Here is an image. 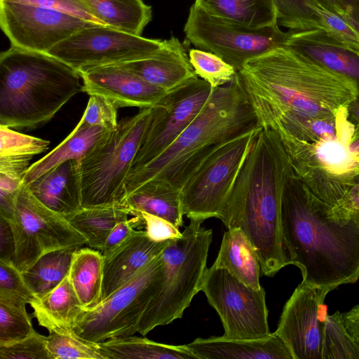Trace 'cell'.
Here are the masks:
<instances>
[{
  "instance_id": "cell-1",
  "label": "cell",
  "mask_w": 359,
  "mask_h": 359,
  "mask_svg": "<svg viewBox=\"0 0 359 359\" xmlns=\"http://www.w3.org/2000/svg\"><path fill=\"white\" fill-rule=\"evenodd\" d=\"M238 76L262 128L333 116L359 96L357 82L285 46L249 60Z\"/></svg>"
},
{
  "instance_id": "cell-2",
  "label": "cell",
  "mask_w": 359,
  "mask_h": 359,
  "mask_svg": "<svg viewBox=\"0 0 359 359\" xmlns=\"http://www.w3.org/2000/svg\"><path fill=\"white\" fill-rule=\"evenodd\" d=\"M292 170L276 130L262 128L240 170L220 219L254 246L261 270L273 276L290 264L280 226L281 202Z\"/></svg>"
},
{
  "instance_id": "cell-3",
  "label": "cell",
  "mask_w": 359,
  "mask_h": 359,
  "mask_svg": "<svg viewBox=\"0 0 359 359\" xmlns=\"http://www.w3.org/2000/svg\"><path fill=\"white\" fill-rule=\"evenodd\" d=\"M290 177L282 198L280 226L290 264L303 281L330 291L359 280V219L329 215Z\"/></svg>"
},
{
  "instance_id": "cell-4",
  "label": "cell",
  "mask_w": 359,
  "mask_h": 359,
  "mask_svg": "<svg viewBox=\"0 0 359 359\" xmlns=\"http://www.w3.org/2000/svg\"><path fill=\"white\" fill-rule=\"evenodd\" d=\"M260 128L237 72L230 83L213 88L198 116L158 156L130 172L126 182V197L151 180L182 190L217 150Z\"/></svg>"
},
{
  "instance_id": "cell-5",
  "label": "cell",
  "mask_w": 359,
  "mask_h": 359,
  "mask_svg": "<svg viewBox=\"0 0 359 359\" xmlns=\"http://www.w3.org/2000/svg\"><path fill=\"white\" fill-rule=\"evenodd\" d=\"M83 91L81 74L46 53L13 46L0 54V125L33 128Z\"/></svg>"
},
{
  "instance_id": "cell-6",
  "label": "cell",
  "mask_w": 359,
  "mask_h": 359,
  "mask_svg": "<svg viewBox=\"0 0 359 359\" xmlns=\"http://www.w3.org/2000/svg\"><path fill=\"white\" fill-rule=\"evenodd\" d=\"M203 222L190 219L182 236L171 239L162 252V283L142 316L140 334L181 318L201 290L212 239V230L203 227Z\"/></svg>"
},
{
  "instance_id": "cell-7",
  "label": "cell",
  "mask_w": 359,
  "mask_h": 359,
  "mask_svg": "<svg viewBox=\"0 0 359 359\" xmlns=\"http://www.w3.org/2000/svg\"><path fill=\"white\" fill-rule=\"evenodd\" d=\"M275 130L287 154L292 177L309 199L332 208L359 181V161L349 148L355 126L311 141L281 128Z\"/></svg>"
},
{
  "instance_id": "cell-8",
  "label": "cell",
  "mask_w": 359,
  "mask_h": 359,
  "mask_svg": "<svg viewBox=\"0 0 359 359\" xmlns=\"http://www.w3.org/2000/svg\"><path fill=\"white\" fill-rule=\"evenodd\" d=\"M152 107L121 119L79 161L82 208L123 203L126 182L149 126Z\"/></svg>"
},
{
  "instance_id": "cell-9",
  "label": "cell",
  "mask_w": 359,
  "mask_h": 359,
  "mask_svg": "<svg viewBox=\"0 0 359 359\" xmlns=\"http://www.w3.org/2000/svg\"><path fill=\"white\" fill-rule=\"evenodd\" d=\"M162 278L161 254L95 306L83 309L74 331L97 344L138 332L142 316L158 293Z\"/></svg>"
},
{
  "instance_id": "cell-10",
  "label": "cell",
  "mask_w": 359,
  "mask_h": 359,
  "mask_svg": "<svg viewBox=\"0 0 359 359\" xmlns=\"http://www.w3.org/2000/svg\"><path fill=\"white\" fill-rule=\"evenodd\" d=\"M184 32L196 48L217 55L237 72L249 60L283 46L287 36L278 25L247 27L212 15L196 4L190 8Z\"/></svg>"
},
{
  "instance_id": "cell-11",
  "label": "cell",
  "mask_w": 359,
  "mask_h": 359,
  "mask_svg": "<svg viewBox=\"0 0 359 359\" xmlns=\"http://www.w3.org/2000/svg\"><path fill=\"white\" fill-rule=\"evenodd\" d=\"M11 226L15 251L13 262L23 272L42 255L65 248H81L86 238L63 215L40 202L22 183Z\"/></svg>"
},
{
  "instance_id": "cell-12",
  "label": "cell",
  "mask_w": 359,
  "mask_h": 359,
  "mask_svg": "<svg viewBox=\"0 0 359 359\" xmlns=\"http://www.w3.org/2000/svg\"><path fill=\"white\" fill-rule=\"evenodd\" d=\"M262 128L241 135L212 154L182 189L184 215L220 219L240 170Z\"/></svg>"
},
{
  "instance_id": "cell-13",
  "label": "cell",
  "mask_w": 359,
  "mask_h": 359,
  "mask_svg": "<svg viewBox=\"0 0 359 359\" xmlns=\"http://www.w3.org/2000/svg\"><path fill=\"white\" fill-rule=\"evenodd\" d=\"M163 43V40L94 25L76 32L47 53L83 74L100 67L149 57L161 48Z\"/></svg>"
},
{
  "instance_id": "cell-14",
  "label": "cell",
  "mask_w": 359,
  "mask_h": 359,
  "mask_svg": "<svg viewBox=\"0 0 359 359\" xmlns=\"http://www.w3.org/2000/svg\"><path fill=\"white\" fill-rule=\"evenodd\" d=\"M201 291L222 323L224 337L254 339L271 334L266 292L252 288L224 269H208Z\"/></svg>"
},
{
  "instance_id": "cell-15",
  "label": "cell",
  "mask_w": 359,
  "mask_h": 359,
  "mask_svg": "<svg viewBox=\"0 0 359 359\" xmlns=\"http://www.w3.org/2000/svg\"><path fill=\"white\" fill-rule=\"evenodd\" d=\"M212 90L208 82L196 76L156 104L131 170L151 161L175 141L200 113Z\"/></svg>"
},
{
  "instance_id": "cell-16",
  "label": "cell",
  "mask_w": 359,
  "mask_h": 359,
  "mask_svg": "<svg viewBox=\"0 0 359 359\" xmlns=\"http://www.w3.org/2000/svg\"><path fill=\"white\" fill-rule=\"evenodd\" d=\"M0 25L11 46L47 53L76 32L101 25L58 10L0 0Z\"/></svg>"
},
{
  "instance_id": "cell-17",
  "label": "cell",
  "mask_w": 359,
  "mask_h": 359,
  "mask_svg": "<svg viewBox=\"0 0 359 359\" xmlns=\"http://www.w3.org/2000/svg\"><path fill=\"white\" fill-rule=\"evenodd\" d=\"M330 290L304 281L286 302L274 332L285 342L293 359H322L324 301Z\"/></svg>"
},
{
  "instance_id": "cell-18",
  "label": "cell",
  "mask_w": 359,
  "mask_h": 359,
  "mask_svg": "<svg viewBox=\"0 0 359 359\" xmlns=\"http://www.w3.org/2000/svg\"><path fill=\"white\" fill-rule=\"evenodd\" d=\"M80 74L83 91L89 95L102 96L117 108L153 107L169 92L118 65L97 67Z\"/></svg>"
},
{
  "instance_id": "cell-19",
  "label": "cell",
  "mask_w": 359,
  "mask_h": 359,
  "mask_svg": "<svg viewBox=\"0 0 359 359\" xmlns=\"http://www.w3.org/2000/svg\"><path fill=\"white\" fill-rule=\"evenodd\" d=\"M188 41L171 36L154 55L118 65L147 82L170 91L197 76L189 61Z\"/></svg>"
},
{
  "instance_id": "cell-20",
  "label": "cell",
  "mask_w": 359,
  "mask_h": 359,
  "mask_svg": "<svg viewBox=\"0 0 359 359\" xmlns=\"http://www.w3.org/2000/svg\"><path fill=\"white\" fill-rule=\"evenodd\" d=\"M170 240L156 241L148 236L146 231L136 230L134 234L116 251L104 257L100 302L161 255Z\"/></svg>"
},
{
  "instance_id": "cell-21",
  "label": "cell",
  "mask_w": 359,
  "mask_h": 359,
  "mask_svg": "<svg viewBox=\"0 0 359 359\" xmlns=\"http://www.w3.org/2000/svg\"><path fill=\"white\" fill-rule=\"evenodd\" d=\"M283 46L359 85V51L334 41L324 30H291Z\"/></svg>"
},
{
  "instance_id": "cell-22",
  "label": "cell",
  "mask_w": 359,
  "mask_h": 359,
  "mask_svg": "<svg viewBox=\"0 0 359 359\" xmlns=\"http://www.w3.org/2000/svg\"><path fill=\"white\" fill-rule=\"evenodd\" d=\"M186 346L198 359H293L287 345L275 332L254 339L223 336L196 338Z\"/></svg>"
},
{
  "instance_id": "cell-23",
  "label": "cell",
  "mask_w": 359,
  "mask_h": 359,
  "mask_svg": "<svg viewBox=\"0 0 359 359\" xmlns=\"http://www.w3.org/2000/svg\"><path fill=\"white\" fill-rule=\"evenodd\" d=\"M27 186L40 202L65 217L82 208L79 161H66Z\"/></svg>"
},
{
  "instance_id": "cell-24",
  "label": "cell",
  "mask_w": 359,
  "mask_h": 359,
  "mask_svg": "<svg viewBox=\"0 0 359 359\" xmlns=\"http://www.w3.org/2000/svg\"><path fill=\"white\" fill-rule=\"evenodd\" d=\"M213 267L224 269L245 285L259 290L260 263L252 243L239 228L224 233Z\"/></svg>"
},
{
  "instance_id": "cell-25",
  "label": "cell",
  "mask_w": 359,
  "mask_h": 359,
  "mask_svg": "<svg viewBox=\"0 0 359 359\" xmlns=\"http://www.w3.org/2000/svg\"><path fill=\"white\" fill-rule=\"evenodd\" d=\"M123 203L133 216L145 212L163 218L177 228L183 225L182 190L168 182L149 180L128 195Z\"/></svg>"
},
{
  "instance_id": "cell-26",
  "label": "cell",
  "mask_w": 359,
  "mask_h": 359,
  "mask_svg": "<svg viewBox=\"0 0 359 359\" xmlns=\"http://www.w3.org/2000/svg\"><path fill=\"white\" fill-rule=\"evenodd\" d=\"M109 131L79 121L71 133L54 149L30 165L22 182L27 185L46 172L70 161H80L92 147Z\"/></svg>"
},
{
  "instance_id": "cell-27",
  "label": "cell",
  "mask_w": 359,
  "mask_h": 359,
  "mask_svg": "<svg viewBox=\"0 0 359 359\" xmlns=\"http://www.w3.org/2000/svg\"><path fill=\"white\" fill-rule=\"evenodd\" d=\"M30 305L38 323L48 330L73 329L83 309L69 276L50 292L36 297Z\"/></svg>"
},
{
  "instance_id": "cell-28",
  "label": "cell",
  "mask_w": 359,
  "mask_h": 359,
  "mask_svg": "<svg viewBox=\"0 0 359 359\" xmlns=\"http://www.w3.org/2000/svg\"><path fill=\"white\" fill-rule=\"evenodd\" d=\"M103 25L142 36L152 19V8L142 0H82Z\"/></svg>"
},
{
  "instance_id": "cell-29",
  "label": "cell",
  "mask_w": 359,
  "mask_h": 359,
  "mask_svg": "<svg viewBox=\"0 0 359 359\" xmlns=\"http://www.w3.org/2000/svg\"><path fill=\"white\" fill-rule=\"evenodd\" d=\"M104 270V257L91 248H79L74 253L69 278L84 309L100 302Z\"/></svg>"
},
{
  "instance_id": "cell-30",
  "label": "cell",
  "mask_w": 359,
  "mask_h": 359,
  "mask_svg": "<svg viewBox=\"0 0 359 359\" xmlns=\"http://www.w3.org/2000/svg\"><path fill=\"white\" fill-rule=\"evenodd\" d=\"M50 142L0 125V174L22 180L32 158L46 151Z\"/></svg>"
},
{
  "instance_id": "cell-31",
  "label": "cell",
  "mask_w": 359,
  "mask_h": 359,
  "mask_svg": "<svg viewBox=\"0 0 359 359\" xmlns=\"http://www.w3.org/2000/svg\"><path fill=\"white\" fill-rule=\"evenodd\" d=\"M133 216L124 203L82 208L66 217L87 240L91 248L100 251L113 228L120 222Z\"/></svg>"
},
{
  "instance_id": "cell-32",
  "label": "cell",
  "mask_w": 359,
  "mask_h": 359,
  "mask_svg": "<svg viewBox=\"0 0 359 359\" xmlns=\"http://www.w3.org/2000/svg\"><path fill=\"white\" fill-rule=\"evenodd\" d=\"M106 359H198L186 345L161 344L133 335L99 343Z\"/></svg>"
},
{
  "instance_id": "cell-33",
  "label": "cell",
  "mask_w": 359,
  "mask_h": 359,
  "mask_svg": "<svg viewBox=\"0 0 359 359\" xmlns=\"http://www.w3.org/2000/svg\"><path fill=\"white\" fill-rule=\"evenodd\" d=\"M194 4L212 15L247 27L278 25L273 0H195Z\"/></svg>"
},
{
  "instance_id": "cell-34",
  "label": "cell",
  "mask_w": 359,
  "mask_h": 359,
  "mask_svg": "<svg viewBox=\"0 0 359 359\" xmlns=\"http://www.w3.org/2000/svg\"><path fill=\"white\" fill-rule=\"evenodd\" d=\"M78 248H65L48 252L21 272L36 298L50 292L69 275L73 255Z\"/></svg>"
},
{
  "instance_id": "cell-35",
  "label": "cell",
  "mask_w": 359,
  "mask_h": 359,
  "mask_svg": "<svg viewBox=\"0 0 359 359\" xmlns=\"http://www.w3.org/2000/svg\"><path fill=\"white\" fill-rule=\"evenodd\" d=\"M27 304L18 296L0 293V346L22 339L34 330Z\"/></svg>"
},
{
  "instance_id": "cell-36",
  "label": "cell",
  "mask_w": 359,
  "mask_h": 359,
  "mask_svg": "<svg viewBox=\"0 0 359 359\" xmlns=\"http://www.w3.org/2000/svg\"><path fill=\"white\" fill-rule=\"evenodd\" d=\"M48 331L46 346L53 359H106L99 344L79 337L72 328Z\"/></svg>"
},
{
  "instance_id": "cell-37",
  "label": "cell",
  "mask_w": 359,
  "mask_h": 359,
  "mask_svg": "<svg viewBox=\"0 0 359 359\" xmlns=\"http://www.w3.org/2000/svg\"><path fill=\"white\" fill-rule=\"evenodd\" d=\"M322 359H359V346L346 330L339 311L326 316Z\"/></svg>"
},
{
  "instance_id": "cell-38",
  "label": "cell",
  "mask_w": 359,
  "mask_h": 359,
  "mask_svg": "<svg viewBox=\"0 0 359 359\" xmlns=\"http://www.w3.org/2000/svg\"><path fill=\"white\" fill-rule=\"evenodd\" d=\"M277 24L292 31L322 29L314 0H273Z\"/></svg>"
},
{
  "instance_id": "cell-39",
  "label": "cell",
  "mask_w": 359,
  "mask_h": 359,
  "mask_svg": "<svg viewBox=\"0 0 359 359\" xmlns=\"http://www.w3.org/2000/svg\"><path fill=\"white\" fill-rule=\"evenodd\" d=\"M189 57L197 76L208 82L212 88L230 83L237 74L233 67L212 53L191 48Z\"/></svg>"
},
{
  "instance_id": "cell-40",
  "label": "cell",
  "mask_w": 359,
  "mask_h": 359,
  "mask_svg": "<svg viewBox=\"0 0 359 359\" xmlns=\"http://www.w3.org/2000/svg\"><path fill=\"white\" fill-rule=\"evenodd\" d=\"M321 28L334 41L359 51V30L342 17L319 6L313 5Z\"/></svg>"
},
{
  "instance_id": "cell-41",
  "label": "cell",
  "mask_w": 359,
  "mask_h": 359,
  "mask_svg": "<svg viewBox=\"0 0 359 359\" xmlns=\"http://www.w3.org/2000/svg\"><path fill=\"white\" fill-rule=\"evenodd\" d=\"M1 359H53L46 346V337L35 330L27 337L0 346Z\"/></svg>"
},
{
  "instance_id": "cell-42",
  "label": "cell",
  "mask_w": 359,
  "mask_h": 359,
  "mask_svg": "<svg viewBox=\"0 0 359 359\" xmlns=\"http://www.w3.org/2000/svg\"><path fill=\"white\" fill-rule=\"evenodd\" d=\"M117 109L105 97L92 95L81 119L88 125L99 126L110 132L118 126Z\"/></svg>"
},
{
  "instance_id": "cell-43",
  "label": "cell",
  "mask_w": 359,
  "mask_h": 359,
  "mask_svg": "<svg viewBox=\"0 0 359 359\" xmlns=\"http://www.w3.org/2000/svg\"><path fill=\"white\" fill-rule=\"evenodd\" d=\"M0 293L18 296L29 304L36 299L12 261L0 260Z\"/></svg>"
},
{
  "instance_id": "cell-44",
  "label": "cell",
  "mask_w": 359,
  "mask_h": 359,
  "mask_svg": "<svg viewBox=\"0 0 359 359\" xmlns=\"http://www.w3.org/2000/svg\"><path fill=\"white\" fill-rule=\"evenodd\" d=\"M144 227L143 219L140 215L132 216L118 222L111 231L100 251L104 257L109 256L135 232V228Z\"/></svg>"
},
{
  "instance_id": "cell-45",
  "label": "cell",
  "mask_w": 359,
  "mask_h": 359,
  "mask_svg": "<svg viewBox=\"0 0 359 359\" xmlns=\"http://www.w3.org/2000/svg\"><path fill=\"white\" fill-rule=\"evenodd\" d=\"M61 11L86 21L103 25L95 18L82 0H6Z\"/></svg>"
},
{
  "instance_id": "cell-46",
  "label": "cell",
  "mask_w": 359,
  "mask_h": 359,
  "mask_svg": "<svg viewBox=\"0 0 359 359\" xmlns=\"http://www.w3.org/2000/svg\"><path fill=\"white\" fill-rule=\"evenodd\" d=\"M135 215H140L143 219L145 231L154 241H162L182 236L179 228L163 218L145 212H137Z\"/></svg>"
},
{
  "instance_id": "cell-47",
  "label": "cell",
  "mask_w": 359,
  "mask_h": 359,
  "mask_svg": "<svg viewBox=\"0 0 359 359\" xmlns=\"http://www.w3.org/2000/svg\"><path fill=\"white\" fill-rule=\"evenodd\" d=\"M328 213L334 217L359 219V181L328 210Z\"/></svg>"
},
{
  "instance_id": "cell-48",
  "label": "cell",
  "mask_w": 359,
  "mask_h": 359,
  "mask_svg": "<svg viewBox=\"0 0 359 359\" xmlns=\"http://www.w3.org/2000/svg\"><path fill=\"white\" fill-rule=\"evenodd\" d=\"M15 243L10 222L0 217V260L12 261Z\"/></svg>"
},
{
  "instance_id": "cell-49",
  "label": "cell",
  "mask_w": 359,
  "mask_h": 359,
  "mask_svg": "<svg viewBox=\"0 0 359 359\" xmlns=\"http://www.w3.org/2000/svg\"><path fill=\"white\" fill-rule=\"evenodd\" d=\"M19 191L0 189V217L8 221L13 216Z\"/></svg>"
},
{
  "instance_id": "cell-50",
  "label": "cell",
  "mask_w": 359,
  "mask_h": 359,
  "mask_svg": "<svg viewBox=\"0 0 359 359\" xmlns=\"http://www.w3.org/2000/svg\"><path fill=\"white\" fill-rule=\"evenodd\" d=\"M342 320L348 333L359 346V304L342 313Z\"/></svg>"
},
{
  "instance_id": "cell-51",
  "label": "cell",
  "mask_w": 359,
  "mask_h": 359,
  "mask_svg": "<svg viewBox=\"0 0 359 359\" xmlns=\"http://www.w3.org/2000/svg\"><path fill=\"white\" fill-rule=\"evenodd\" d=\"M322 8L334 13L349 22L342 0H314ZM351 23V22H350Z\"/></svg>"
},
{
  "instance_id": "cell-52",
  "label": "cell",
  "mask_w": 359,
  "mask_h": 359,
  "mask_svg": "<svg viewBox=\"0 0 359 359\" xmlns=\"http://www.w3.org/2000/svg\"><path fill=\"white\" fill-rule=\"evenodd\" d=\"M349 22L359 30V0H342Z\"/></svg>"
},
{
  "instance_id": "cell-53",
  "label": "cell",
  "mask_w": 359,
  "mask_h": 359,
  "mask_svg": "<svg viewBox=\"0 0 359 359\" xmlns=\"http://www.w3.org/2000/svg\"><path fill=\"white\" fill-rule=\"evenodd\" d=\"M349 120L356 126L359 125V96L347 107Z\"/></svg>"
},
{
  "instance_id": "cell-54",
  "label": "cell",
  "mask_w": 359,
  "mask_h": 359,
  "mask_svg": "<svg viewBox=\"0 0 359 359\" xmlns=\"http://www.w3.org/2000/svg\"><path fill=\"white\" fill-rule=\"evenodd\" d=\"M349 148L359 161V125L355 126V130L349 143Z\"/></svg>"
}]
</instances>
